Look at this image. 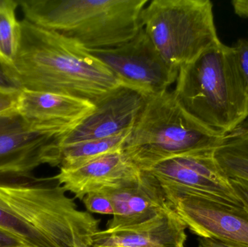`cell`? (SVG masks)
<instances>
[{
    "label": "cell",
    "mask_w": 248,
    "mask_h": 247,
    "mask_svg": "<svg viewBox=\"0 0 248 247\" xmlns=\"http://www.w3.org/2000/svg\"><path fill=\"white\" fill-rule=\"evenodd\" d=\"M160 181L168 204L194 234L248 247V211Z\"/></svg>",
    "instance_id": "ba28073f"
},
{
    "label": "cell",
    "mask_w": 248,
    "mask_h": 247,
    "mask_svg": "<svg viewBox=\"0 0 248 247\" xmlns=\"http://www.w3.org/2000/svg\"><path fill=\"white\" fill-rule=\"evenodd\" d=\"M141 28L157 52L179 70L219 42L210 0H153L141 13Z\"/></svg>",
    "instance_id": "8992f818"
},
{
    "label": "cell",
    "mask_w": 248,
    "mask_h": 247,
    "mask_svg": "<svg viewBox=\"0 0 248 247\" xmlns=\"http://www.w3.org/2000/svg\"><path fill=\"white\" fill-rule=\"evenodd\" d=\"M227 134L193 117L173 91L147 97L123 146L128 159L141 170L179 155L214 149Z\"/></svg>",
    "instance_id": "5b68a950"
},
{
    "label": "cell",
    "mask_w": 248,
    "mask_h": 247,
    "mask_svg": "<svg viewBox=\"0 0 248 247\" xmlns=\"http://www.w3.org/2000/svg\"><path fill=\"white\" fill-rule=\"evenodd\" d=\"M179 102L207 127L229 134L248 117V91L234 46L221 41L179 69Z\"/></svg>",
    "instance_id": "3957f363"
},
{
    "label": "cell",
    "mask_w": 248,
    "mask_h": 247,
    "mask_svg": "<svg viewBox=\"0 0 248 247\" xmlns=\"http://www.w3.org/2000/svg\"><path fill=\"white\" fill-rule=\"evenodd\" d=\"M146 98L128 87H119L95 104L93 113L62 136L61 146L106 139L131 130Z\"/></svg>",
    "instance_id": "8fae6325"
},
{
    "label": "cell",
    "mask_w": 248,
    "mask_h": 247,
    "mask_svg": "<svg viewBox=\"0 0 248 247\" xmlns=\"http://www.w3.org/2000/svg\"><path fill=\"white\" fill-rule=\"evenodd\" d=\"M0 91L5 92L19 93L22 91L16 83L7 75L0 65Z\"/></svg>",
    "instance_id": "7402d4cb"
},
{
    "label": "cell",
    "mask_w": 248,
    "mask_h": 247,
    "mask_svg": "<svg viewBox=\"0 0 248 247\" xmlns=\"http://www.w3.org/2000/svg\"><path fill=\"white\" fill-rule=\"evenodd\" d=\"M240 197L243 203V207L248 211V184L242 189Z\"/></svg>",
    "instance_id": "484cf974"
},
{
    "label": "cell",
    "mask_w": 248,
    "mask_h": 247,
    "mask_svg": "<svg viewBox=\"0 0 248 247\" xmlns=\"http://www.w3.org/2000/svg\"><path fill=\"white\" fill-rule=\"evenodd\" d=\"M25 245L20 239L0 229V247H16Z\"/></svg>",
    "instance_id": "603a6c76"
},
{
    "label": "cell",
    "mask_w": 248,
    "mask_h": 247,
    "mask_svg": "<svg viewBox=\"0 0 248 247\" xmlns=\"http://www.w3.org/2000/svg\"><path fill=\"white\" fill-rule=\"evenodd\" d=\"M97 191L107 194L113 203L114 213L106 229L141 224L169 206L159 180L142 170L134 176Z\"/></svg>",
    "instance_id": "7c38bea8"
},
{
    "label": "cell",
    "mask_w": 248,
    "mask_h": 247,
    "mask_svg": "<svg viewBox=\"0 0 248 247\" xmlns=\"http://www.w3.org/2000/svg\"><path fill=\"white\" fill-rule=\"evenodd\" d=\"M232 4L236 15L248 19V0H233Z\"/></svg>",
    "instance_id": "d4e9b609"
},
{
    "label": "cell",
    "mask_w": 248,
    "mask_h": 247,
    "mask_svg": "<svg viewBox=\"0 0 248 247\" xmlns=\"http://www.w3.org/2000/svg\"><path fill=\"white\" fill-rule=\"evenodd\" d=\"M60 169L55 178L65 191L80 200L88 193L114 185L140 171L128 159L123 149L102 155L74 168Z\"/></svg>",
    "instance_id": "5bb4252c"
},
{
    "label": "cell",
    "mask_w": 248,
    "mask_h": 247,
    "mask_svg": "<svg viewBox=\"0 0 248 247\" xmlns=\"http://www.w3.org/2000/svg\"><path fill=\"white\" fill-rule=\"evenodd\" d=\"M18 1L0 0V65L10 66L18 51L20 21L16 17Z\"/></svg>",
    "instance_id": "ac0fdd59"
},
{
    "label": "cell",
    "mask_w": 248,
    "mask_h": 247,
    "mask_svg": "<svg viewBox=\"0 0 248 247\" xmlns=\"http://www.w3.org/2000/svg\"><path fill=\"white\" fill-rule=\"evenodd\" d=\"M148 0H20L25 19L86 51L111 49L141 28Z\"/></svg>",
    "instance_id": "277c9868"
},
{
    "label": "cell",
    "mask_w": 248,
    "mask_h": 247,
    "mask_svg": "<svg viewBox=\"0 0 248 247\" xmlns=\"http://www.w3.org/2000/svg\"><path fill=\"white\" fill-rule=\"evenodd\" d=\"M83 203L89 213L113 216V203L108 196L102 191H92L84 196Z\"/></svg>",
    "instance_id": "d6986e66"
},
{
    "label": "cell",
    "mask_w": 248,
    "mask_h": 247,
    "mask_svg": "<svg viewBox=\"0 0 248 247\" xmlns=\"http://www.w3.org/2000/svg\"><path fill=\"white\" fill-rule=\"evenodd\" d=\"M214 149L179 155L141 170L150 173L159 181L180 186L198 195L243 207L230 178L216 160Z\"/></svg>",
    "instance_id": "30bf717a"
},
{
    "label": "cell",
    "mask_w": 248,
    "mask_h": 247,
    "mask_svg": "<svg viewBox=\"0 0 248 247\" xmlns=\"http://www.w3.org/2000/svg\"><path fill=\"white\" fill-rule=\"evenodd\" d=\"M214 157L230 179L248 183V129L226 135L214 149Z\"/></svg>",
    "instance_id": "2e32d148"
},
{
    "label": "cell",
    "mask_w": 248,
    "mask_h": 247,
    "mask_svg": "<svg viewBox=\"0 0 248 247\" xmlns=\"http://www.w3.org/2000/svg\"><path fill=\"white\" fill-rule=\"evenodd\" d=\"M87 52L109 68L122 85L145 97L167 91L177 78L179 70L163 59L142 28L120 46Z\"/></svg>",
    "instance_id": "9c48e42d"
},
{
    "label": "cell",
    "mask_w": 248,
    "mask_h": 247,
    "mask_svg": "<svg viewBox=\"0 0 248 247\" xmlns=\"http://www.w3.org/2000/svg\"><path fill=\"white\" fill-rule=\"evenodd\" d=\"M130 131L106 139L62 146L60 168H74L102 155L122 150Z\"/></svg>",
    "instance_id": "e0dca14e"
},
{
    "label": "cell",
    "mask_w": 248,
    "mask_h": 247,
    "mask_svg": "<svg viewBox=\"0 0 248 247\" xmlns=\"http://www.w3.org/2000/svg\"><path fill=\"white\" fill-rule=\"evenodd\" d=\"M20 24L16 59L1 68L20 89L71 96L95 104L123 86L103 62L58 33L25 18Z\"/></svg>",
    "instance_id": "7a4b0ae2"
},
{
    "label": "cell",
    "mask_w": 248,
    "mask_h": 247,
    "mask_svg": "<svg viewBox=\"0 0 248 247\" xmlns=\"http://www.w3.org/2000/svg\"><path fill=\"white\" fill-rule=\"evenodd\" d=\"M186 228L169 206L141 224L99 231L92 247H185Z\"/></svg>",
    "instance_id": "4fadbf2b"
},
{
    "label": "cell",
    "mask_w": 248,
    "mask_h": 247,
    "mask_svg": "<svg viewBox=\"0 0 248 247\" xmlns=\"http://www.w3.org/2000/svg\"><path fill=\"white\" fill-rule=\"evenodd\" d=\"M198 247H248L245 245H237L231 242H221L215 239L199 237Z\"/></svg>",
    "instance_id": "cb8c5ba5"
},
{
    "label": "cell",
    "mask_w": 248,
    "mask_h": 247,
    "mask_svg": "<svg viewBox=\"0 0 248 247\" xmlns=\"http://www.w3.org/2000/svg\"><path fill=\"white\" fill-rule=\"evenodd\" d=\"M16 247H29V246H26V245H23V246Z\"/></svg>",
    "instance_id": "4316f807"
},
{
    "label": "cell",
    "mask_w": 248,
    "mask_h": 247,
    "mask_svg": "<svg viewBox=\"0 0 248 247\" xmlns=\"http://www.w3.org/2000/svg\"><path fill=\"white\" fill-rule=\"evenodd\" d=\"M71 130L32 121L17 110L0 114V171L31 173L40 165L60 166L61 140Z\"/></svg>",
    "instance_id": "52a82bcc"
},
{
    "label": "cell",
    "mask_w": 248,
    "mask_h": 247,
    "mask_svg": "<svg viewBox=\"0 0 248 247\" xmlns=\"http://www.w3.org/2000/svg\"><path fill=\"white\" fill-rule=\"evenodd\" d=\"M242 76L248 91V40L240 39L234 46Z\"/></svg>",
    "instance_id": "ffe728a7"
},
{
    "label": "cell",
    "mask_w": 248,
    "mask_h": 247,
    "mask_svg": "<svg viewBox=\"0 0 248 247\" xmlns=\"http://www.w3.org/2000/svg\"><path fill=\"white\" fill-rule=\"evenodd\" d=\"M95 109L91 102L71 96L22 90L16 110L26 118L72 129Z\"/></svg>",
    "instance_id": "9a60e30c"
},
{
    "label": "cell",
    "mask_w": 248,
    "mask_h": 247,
    "mask_svg": "<svg viewBox=\"0 0 248 247\" xmlns=\"http://www.w3.org/2000/svg\"><path fill=\"white\" fill-rule=\"evenodd\" d=\"M19 93L0 91V114L16 110L18 101Z\"/></svg>",
    "instance_id": "44dd1931"
},
{
    "label": "cell",
    "mask_w": 248,
    "mask_h": 247,
    "mask_svg": "<svg viewBox=\"0 0 248 247\" xmlns=\"http://www.w3.org/2000/svg\"><path fill=\"white\" fill-rule=\"evenodd\" d=\"M100 223L55 176L0 171V229L26 246L92 247Z\"/></svg>",
    "instance_id": "6da1fadb"
}]
</instances>
